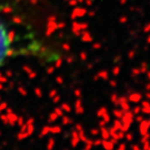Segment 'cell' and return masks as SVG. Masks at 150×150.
Here are the masks:
<instances>
[{"instance_id":"obj_25","label":"cell","mask_w":150,"mask_h":150,"mask_svg":"<svg viewBox=\"0 0 150 150\" xmlns=\"http://www.w3.org/2000/svg\"><path fill=\"white\" fill-rule=\"evenodd\" d=\"M91 134H93V136H97V134H99V130H98V129H92V130H91Z\"/></svg>"},{"instance_id":"obj_15","label":"cell","mask_w":150,"mask_h":150,"mask_svg":"<svg viewBox=\"0 0 150 150\" xmlns=\"http://www.w3.org/2000/svg\"><path fill=\"white\" fill-rule=\"evenodd\" d=\"M101 118H102V120H103V121H105L106 123L110 122V116H109V113H108V112H107V113H105V115L102 116Z\"/></svg>"},{"instance_id":"obj_1","label":"cell","mask_w":150,"mask_h":150,"mask_svg":"<svg viewBox=\"0 0 150 150\" xmlns=\"http://www.w3.org/2000/svg\"><path fill=\"white\" fill-rule=\"evenodd\" d=\"M59 27L46 0H0V68L23 58L52 59L50 39Z\"/></svg>"},{"instance_id":"obj_28","label":"cell","mask_w":150,"mask_h":150,"mask_svg":"<svg viewBox=\"0 0 150 150\" xmlns=\"http://www.w3.org/2000/svg\"><path fill=\"white\" fill-rule=\"evenodd\" d=\"M100 76H101V77H103L105 79H107V74H106V72H105V74H100Z\"/></svg>"},{"instance_id":"obj_2","label":"cell","mask_w":150,"mask_h":150,"mask_svg":"<svg viewBox=\"0 0 150 150\" xmlns=\"http://www.w3.org/2000/svg\"><path fill=\"white\" fill-rule=\"evenodd\" d=\"M134 119V115L131 110H127V111H123L122 113V117H121V122H127L129 125H131L132 121Z\"/></svg>"},{"instance_id":"obj_33","label":"cell","mask_w":150,"mask_h":150,"mask_svg":"<svg viewBox=\"0 0 150 150\" xmlns=\"http://www.w3.org/2000/svg\"><path fill=\"white\" fill-rule=\"evenodd\" d=\"M148 150H150V144H149V148H148Z\"/></svg>"},{"instance_id":"obj_35","label":"cell","mask_w":150,"mask_h":150,"mask_svg":"<svg viewBox=\"0 0 150 150\" xmlns=\"http://www.w3.org/2000/svg\"><path fill=\"white\" fill-rule=\"evenodd\" d=\"M140 150H142V149H140Z\"/></svg>"},{"instance_id":"obj_16","label":"cell","mask_w":150,"mask_h":150,"mask_svg":"<svg viewBox=\"0 0 150 150\" xmlns=\"http://www.w3.org/2000/svg\"><path fill=\"white\" fill-rule=\"evenodd\" d=\"M125 138L128 140V141H131V140L134 139V134H130V132H128L127 134H125Z\"/></svg>"},{"instance_id":"obj_4","label":"cell","mask_w":150,"mask_h":150,"mask_svg":"<svg viewBox=\"0 0 150 150\" xmlns=\"http://www.w3.org/2000/svg\"><path fill=\"white\" fill-rule=\"evenodd\" d=\"M127 98H128L129 102H134V103H139L142 100V96L140 93H131Z\"/></svg>"},{"instance_id":"obj_13","label":"cell","mask_w":150,"mask_h":150,"mask_svg":"<svg viewBox=\"0 0 150 150\" xmlns=\"http://www.w3.org/2000/svg\"><path fill=\"white\" fill-rule=\"evenodd\" d=\"M140 112L144 113V115H149L150 106H149V107H141V109H140Z\"/></svg>"},{"instance_id":"obj_23","label":"cell","mask_w":150,"mask_h":150,"mask_svg":"<svg viewBox=\"0 0 150 150\" xmlns=\"http://www.w3.org/2000/svg\"><path fill=\"white\" fill-rule=\"evenodd\" d=\"M117 150H127V146H126V144H121V145H119L118 149Z\"/></svg>"},{"instance_id":"obj_22","label":"cell","mask_w":150,"mask_h":150,"mask_svg":"<svg viewBox=\"0 0 150 150\" xmlns=\"http://www.w3.org/2000/svg\"><path fill=\"white\" fill-rule=\"evenodd\" d=\"M142 119H144V117H142V116H141L140 113H138V115L136 116V121H137V122H140V121H141Z\"/></svg>"},{"instance_id":"obj_12","label":"cell","mask_w":150,"mask_h":150,"mask_svg":"<svg viewBox=\"0 0 150 150\" xmlns=\"http://www.w3.org/2000/svg\"><path fill=\"white\" fill-rule=\"evenodd\" d=\"M150 139V134L149 132H147V134H142L141 136V139H140V141H141V144H144L145 141H148V140Z\"/></svg>"},{"instance_id":"obj_9","label":"cell","mask_w":150,"mask_h":150,"mask_svg":"<svg viewBox=\"0 0 150 150\" xmlns=\"http://www.w3.org/2000/svg\"><path fill=\"white\" fill-rule=\"evenodd\" d=\"M122 113H123V111L121 109H116V110H113V115H115V117L117 119H121Z\"/></svg>"},{"instance_id":"obj_10","label":"cell","mask_w":150,"mask_h":150,"mask_svg":"<svg viewBox=\"0 0 150 150\" xmlns=\"http://www.w3.org/2000/svg\"><path fill=\"white\" fill-rule=\"evenodd\" d=\"M130 126H131V125H129V123H127V122H121L120 130H121V131H123V132H126V131H128V130H129Z\"/></svg>"},{"instance_id":"obj_24","label":"cell","mask_w":150,"mask_h":150,"mask_svg":"<svg viewBox=\"0 0 150 150\" xmlns=\"http://www.w3.org/2000/svg\"><path fill=\"white\" fill-rule=\"evenodd\" d=\"M102 139H96L93 141V146H101Z\"/></svg>"},{"instance_id":"obj_27","label":"cell","mask_w":150,"mask_h":150,"mask_svg":"<svg viewBox=\"0 0 150 150\" xmlns=\"http://www.w3.org/2000/svg\"><path fill=\"white\" fill-rule=\"evenodd\" d=\"M106 125H107V123L105 122V121H103V120H101V121H100V122H99V126H100V127H105V126H106Z\"/></svg>"},{"instance_id":"obj_31","label":"cell","mask_w":150,"mask_h":150,"mask_svg":"<svg viewBox=\"0 0 150 150\" xmlns=\"http://www.w3.org/2000/svg\"><path fill=\"white\" fill-rule=\"evenodd\" d=\"M111 86H116V82L115 81H111Z\"/></svg>"},{"instance_id":"obj_8","label":"cell","mask_w":150,"mask_h":150,"mask_svg":"<svg viewBox=\"0 0 150 150\" xmlns=\"http://www.w3.org/2000/svg\"><path fill=\"white\" fill-rule=\"evenodd\" d=\"M107 112H108L107 108H106V107H101L100 109H99V110H98V111H97V116L101 118L102 116H103L105 113H107Z\"/></svg>"},{"instance_id":"obj_26","label":"cell","mask_w":150,"mask_h":150,"mask_svg":"<svg viewBox=\"0 0 150 150\" xmlns=\"http://www.w3.org/2000/svg\"><path fill=\"white\" fill-rule=\"evenodd\" d=\"M141 105H142V107H149L150 106L149 101H142L141 102Z\"/></svg>"},{"instance_id":"obj_32","label":"cell","mask_w":150,"mask_h":150,"mask_svg":"<svg viewBox=\"0 0 150 150\" xmlns=\"http://www.w3.org/2000/svg\"><path fill=\"white\" fill-rule=\"evenodd\" d=\"M147 89H148V90H150V85H149V86H147Z\"/></svg>"},{"instance_id":"obj_29","label":"cell","mask_w":150,"mask_h":150,"mask_svg":"<svg viewBox=\"0 0 150 150\" xmlns=\"http://www.w3.org/2000/svg\"><path fill=\"white\" fill-rule=\"evenodd\" d=\"M146 98H147V99H149V100H150V92H147V95H146Z\"/></svg>"},{"instance_id":"obj_7","label":"cell","mask_w":150,"mask_h":150,"mask_svg":"<svg viewBox=\"0 0 150 150\" xmlns=\"http://www.w3.org/2000/svg\"><path fill=\"white\" fill-rule=\"evenodd\" d=\"M120 127H121V120H120V119H116V120L113 121L112 128L118 131V130H120Z\"/></svg>"},{"instance_id":"obj_19","label":"cell","mask_w":150,"mask_h":150,"mask_svg":"<svg viewBox=\"0 0 150 150\" xmlns=\"http://www.w3.org/2000/svg\"><path fill=\"white\" fill-rule=\"evenodd\" d=\"M149 144H150V141L148 140V141H145L144 144H142V150H148V148H149Z\"/></svg>"},{"instance_id":"obj_21","label":"cell","mask_w":150,"mask_h":150,"mask_svg":"<svg viewBox=\"0 0 150 150\" xmlns=\"http://www.w3.org/2000/svg\"><path fill=\"white\" fill-rule=\"evenodd\" d=\"M118 137L119 139H123L125 138V132L121 131V130H118Z\"/></svg>"},{"instance_id":"obj_18","label":"cell","mask_w":150,"mask_h":150,"mask_svg":"<svg viewBox=\"0 0 150 150\" xmlns=\"http://www.w3.org/2000/svg\"><path fill=\"white\" fill-rule=\"evenodd\" d=\"M76 109H77V112L78 113L83 112V108L81 107V105H76Z\"/></svg>"},{"instance_id":"obj_30","label":"cell","mask_w":150,"mask_h":150,"mask_svg":"<svg viewBox=\"0 0 150 150\" xmlns=\"http://www.w3.org/2000/svg\"><path fill=\"white\" fill-rule=\"evenodd\" d=\"M64 109H66V110H68V111L70 110V108L68 107V106H64Z\"/></svg>"},{"instance_id":"obj_34","label":"cell","mask_w":150,"mask_h":150,"mask_svg":"<svg viewBox=\"0 0 150 150\" xmlns=\"http://www.w3.org/2000/svg\"><path fill=\"white\" fill-rule=\"evenodd\" d=\"M148 76H149V78H150V74H149V75H148Z\"/></svg>"},{"instance_id":"obj_14","label":"cell","mask_w":150,"mask_h":150,"mask_svg":"<svg viewBox=\"0 0 150 150\" xmlns=\"http://www.w3.org/2000/svg\"><path fill=\"white\" fill-rule=\"evenodd\" d=\"M78 142H79V136H78L77 132H75V134H74V139H72V145L76 146Z\"/></svg>"},{"instance_id":"obj_11","label":"cell","mask_w":150,"mask_h":150,"mask_svg":"<svg viewBox=\"0 0 150 150\" xmlns=\"http://www.w3.org/2000/svg\"><path fill=\"white\" fill-rule=\"evenodd\" d=\"M119 107L121 108L122 111H127V110H130V106H129V102H123V103H120Z\"/></svg>"},{"instance_id":"obj_17","label":"cell","mask_w":150,"mask_h":150,"mask_svg":"<svg viewBox=\"0 0 150 150\" xmlns=\"http://www.w3.org/2000/svg\"><path fill=\"white\" fill-rule=\"evenodd\" d=\"M110 99H111V102H113V103H115V105L117 106V100H118V96H117V95H112Z\"/></svg>"},{"instance_id":"obj_5","label":"cell","mask_w":150,"mask_h":150,"mask_svg":"<svg viewBox=\"0 0 150 150\" xmlns=\"http://www.w3.org/2000/svg\"><path fill=\"white\" fill-rule=\"evenodd\" d=\"M99 134H101V139L106 140V139H110V134H109V130H108L106 127H100V130H99Z\"/></svg>"},{"instance_id":"obj_20","label":"cell","mask_w":150,"mask_h":150,"mask_svg":"<svg viewBox=\"0 0 150 150\" xmlns=\"http://www.w3.org/2000/svg\"><path fill=\"white\" fill-rule=\"evenodd\" d=\"M140 109H141V107H139V106L134 107V110H132V112H134V115H138V113H140Z\"/></svg>"},{"instance_id":"obj_3","label":"cell","mask_w":150,"mask_h":150,"mask_svg":"<svg viewBox=\"0 0 150 150\" xmlns=\"http://www.w3.org/2000/svg\"><path fill=\"white\" fill-rule=\"evenodd\" d=\"M149 128H150V126H149L148 120L142 119V120L139 122V134H140V136H142V134L149 132Z\"/></svg>"},{"instance_id":"obj_6","label":"cell","mask_w":150,"mask_h":150,"mask_svg":"<svg viewBox=\"0 0 150 150\" xmlns=\"http://www.w3.org/2000/svg\"><path fill=\"white\" fill-rule=\"evenodd\" d=\"M101 146L105 148V150H113V144L110 141L109 139H106V140H103L102 139L101 141Z\"/></svg>"}]
</instances>
